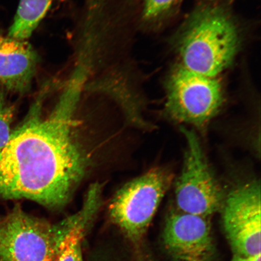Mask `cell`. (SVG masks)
Returning a JSON list of instances; mask_svg holds the SVG:
<instances>
[{"label":"cell","instance_id":"1","mask_svg":"<svg viewBox=\"0 0 261 261\" xmlns=\"http://www.w3.org/2000/svg\"><path fill=\"white\" fill-rule=\"evenodd\" d=\"M46 93L39 94L0 152V198L27 199L58 210L70 200L89 159L76 135L80 83H71L53 111L44 116Z\"/></svg>","mask_w":261,"mask_h":261},{"label":"cell","instance_id":"2","mask_svg":"<svg viewBox=\"0 0 261 261\" xmlns=\"http://www.w3.org/2000/svg\"><path fill=\"white\" fill-rule=\"evenodd\" d=\"M238 47L236 24L226 12L217 7L195 12L185 25L178 44L182 66L212 77L230 66Z\"/></svg>","mask_w":261,"mask_h":261},{"label":"cell","instance_id":"3","mask_svg":"<svg viewBox=\"0 0 261 261\" xmlns=\"http://www.w3.org/2000/svg\"><path fill=\"white\" fill-rule=\"evenodd\" d=\"M74 220V214L51 223L15 205L0 217V261H55Z\"/></svg>","mask_w":261,"mask_h":261},{"label":"cell","instance_id":"4","mask_svg":"<svg viewBox=\"0 0 261 261\" xmlns=\"http://www.w3.org/2000/svg\"><path fill=\"white\" fill-rule=\"evenodd\" d=\"M165 110L171 119L203 129L217 115L223 103L221 84L181 65L169 75L166 86Z\"/></svg>","mask_w":261,"mask_h":261},{"label":"cell","instance_id":"5","mask_svg":"<svg viewBox=\"0 0 261 261\" xmlns=\"http://www.w3.org/2000/svg\"><path fill=\"white\" fill-rule=\"evenodd\" d=\"M172 180L161 168L151 169L124 185L109 205L112 221L133 242L146 232Z\"/></svg>","mask_w":261,"mask_h":261},{"label":"cell","instance_id":"6","mask_svg":"<svg viewBox=\"0 0 261 261\" xmlns=\"http://www.w3.org/2000/svg\"><path fill=\"white\" fill-rule=\"evenodd\" d=\"M181 132L187 147L175 184L176 204L179 211L208 218L221 210L226 195L208 164L197 134L185 126Z\"/></svg>","mask_w":261,"mask_h":261},{"label":"cell","instance_id":"7","mask_svg":"<svg viewBox=\"0 0 261 261\" xmlns=\"http://www.w3.org/2000/svg\"><path fill=\"white\" fill-rule=\"evenodd\" d=\"M260 185L247 182L226 196L221 210L225 233L234 254L260 253Z\"/></svg>","mask_w":261,"mask_h":261},{"label":"cell","instance_id":"8","mask_svg":"<svg viewBox=\"0 0 261 261\" xmlns=\"http://www.w3.org/2000/svg\"><path fill=\"white\" fill-rule=\"evenodd\" d=\"M163 244L174 261H214L215 249L208 218L172 212L166 221Z\"/></svg>","mask_w":261,"mask_h":261},{"label":"cell","instance_id":"9","mask_svg":"<svg viewBox=\"0 0 261 261\" xmlns=\"http://www.w3.org/2000/svg\"><path fill=\"white\" fill-rule=\"evenodd\" d=\"M35 49L0 32V88L6 92L27 93L31 89L38 64Z\"/></svg>","mask_w":261,"mask_h":261},{"label":"cell","instance_id":"10","mask_svg":"<svg viewBox=\"0 0 261 261\" xmlns=\"http://www.w3.org/2000/svg\"><path fill=\"white\" fill-rule=\"evenodd\" d=\"M102 186L99 184L91 186L83 207L74 214L73 223L62 241L55 261L83 259L82 243L88 227L102 205Z\"/></svg>","mask_w":261,"mask_h":261},{"label":"cell","instance_id":"11","mask_svg":"<svg viewBox=\"0 0 261 261\" xmlns=\"http://www.w3.org/2000/svg\"><path fill=\"white\" fill-rule=\"evenodd\" d=\"M15 107L9 102L6 92L0 88V152L8 144L12 133Z\"/></svg>","mask_w":261,"mask_h":261},{"label":"cell","instance_id":"12","mask_svg":"<svg viewBox=\"0 0 261 261\" xmlns=\"http://www.w3.org/2000/svg\"><path fill=\"white\" fill-rule=\"evenodd\" d=\"M179 0H145L143 16L146 20L161 17L174 8Z\"/></svg>","mask_w":261,"mask_h":261},{"label":"cell","instance_id":"13","mask_svg":"<svg viewBox=\"0 0 261 261\" xmlns=\"http://www.w3.org/2000/svg\"><path fill=\"white\" fill-rule=\"evenodd\" d=\"M231 261H260V253L252 256H243L234 254Z\"/></svg>","mask_w":261,"mask_h":261},{"label":"cell","instance_id":"14","mask_svg":"<svg viewBox=\"0 0 261 261\" xmlns=\"http://www.w3.org/2000/svg\"><path fill=\"white\" fill-rule=\"evenodd\" d=\"M80 261H83V259H81V260H80Z\"/></svg>","mask_w":261,"mask_h":261}]
</instances>
